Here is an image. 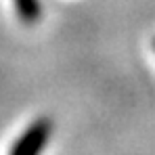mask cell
I'll list each match as a JSON object with an SVG mask.
<instances>
[{"label":"cell","instance_id":"1","mask_svg":"<svg viewBox=\"0 0 155 155\" xmlns=\"http://www.w3.org/2000/svg\"><path fill=\"white\" fill-rule=\"evenodd\" d=\"M52 134V122L51 117H38L27 126L19 138L11 145L8 153L11 155H34L38 151H42L48 143Z\"/></svg>","mask_w":155,"mask_h":155},{"label":"cell","instance_id":"2","mask_svg":"<svg viewBox=\"0 0 155 155\" xmlns=\"http://www.w3.org/2000/svg\"><path fill=\"white\" fill-rule=\"evenodd\" d=\"M13 2H15V11H17V17L21 19V23L34 25L40 21V17H42L40 0H13Z\"/></svg>","mask_w":155,"mask_h":155}]
</instances>
